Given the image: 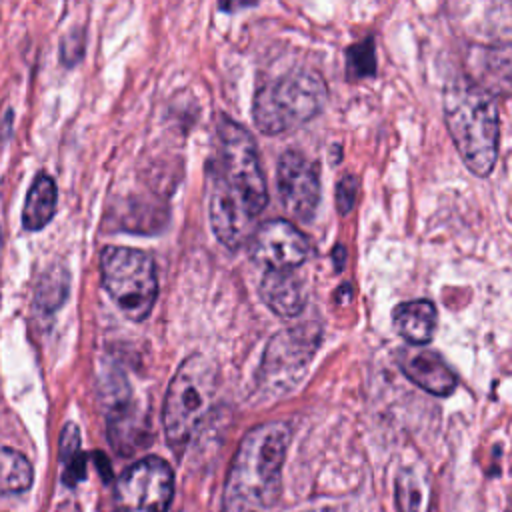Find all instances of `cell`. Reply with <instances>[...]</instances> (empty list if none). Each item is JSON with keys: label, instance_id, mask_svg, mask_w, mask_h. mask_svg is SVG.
Returning <instances> with one entry per match:
<instances>
[{"label": "cell", "instance_id": "6da1fadb", "mask_svg": "<svg viewBox=\"0 0 512 512\" xmlns=\"http://www.w3.org/2000/svg\"><path fill=\"white\" fill-rule=\"evenodd\" d=\"M206 190L212 230L236 250L254 234V222L268 204V188L252 134L228 116L218 118Z\"/></svg>", "mask_w": 512, "mask_h": 512}, {"label": "cell", "instance_id": "7a4b0ae2", "mask_svg": "<svg viewBox=\"0 0 512 512\" xmlns=\"http://www.w3.org/2000/svg\"><path fill=\"white\" fill-rule=\"evenodd\" d=\"M288 444L290 426L282 420L264 422L242 438L224 484V512H266L276 504Z\"/></svg>", "mask_w": 512, "mask_h": 512}, {"label": "cell", "instance_id": "3957f363", "mask_svg": "<svg viewBox=\"0 0 512 512\" xmlns=\"http://www.w3.org/2000/svg\"><path fill=\"white\" fill-rule=\"evenodd\" d=\"M444 120L468 170L476 176H488L498 156V108L494 98L470 80H456L444 92Z\"/></svg>", "mask_w": 512, "mask_h": 512}, {"label": "cell", "instance_id": "277c9868", "mask_svg": "<svg viewBox=\"0 0 512 512\" xmlns=\"http://www.w3.org/2000/svg\"><path fill=\"white\" fill-rule=\"evenodd\" d=\"M220 388V368L206 354L188 356L170 380L162 424L174 452H182L208 416Z\"/></svg>", "mask_w": 512, "mask_h": 512}, {"label": "cell", "instance_id": "5b68a950", "mask_svg": "<svg viewBox=\"0 0 512 512\" xmlns=\"http://www.w3.org/2000/svg\"><path fill=\"white\" fill-rule=\"evenodd\" d=\"M328 88L310 68H296L258 88L252 118L262 134H282L312 120L324 106Z\"/></svg>", "mask_w": 512, "mask_h": 512}, {"label": "cell", "instance_id": "8992f818", "mask_svg": "<svg viewBox=\"0 0 512 512\" xmlns=\"http://www.w3.org/2000/svg\"><path fill=\"white\" fill-rule=\"evenodd\" d=\"M102 284L116 306L134 322H142L158 298L156 264L148 252L128 246H106L100 254Z\"/></svg>", "mask_w": 512, "mask_h": 512}, {"label": "cell", "instance_id": "52a82bcc", "mask_svg": "<svg viewBox=\"0 0 512 512\" xmlns=\"http://www.w3.org/2000/svg\"><path fill=\"white\" fill-rule=\"evenodd\" d=\"M320 342L316 326H294L278 332L264 354L260 374L256 378L258 390L264 396H282L294 388L306 372Z\"/></svg>", "mask_w": 512, "mask_h": 512}, {"label": "cell", "instance_id": "ba28073f", "mask_svg": "<svg viewBox=\"0 0 512 512\" xmlns=\"http://www.w3.org/2000/svg\"><path fill=\"white\" fill-rule=\"evenodd\" d=\"M172 494V468L158 456L134 462L116 482L118 512H166Z\"/></svg>", "mask_w": 512, "mask_h": 512}, {"label": "cell", "instance_id": "9c48e42d", "mask_svg": "<svg viewBox=\"0 0 512 512\" xmlns=\"http://www.w3.org/2000/svg\"><path fill=\"white\" fill-rule=\"evenodd\" d=\"M278 192L284 208L296 220L310 222L320 200L318 166L302 152H284L278 162Z\"/></svg>", "mask_w": 512, "mask_h": 512}, {"label": "cell", "instance_id": "30bf717a", "mask_svg": "<svg viewBox=\"0 0 512 512\" xmlns=\"http://www.w3.org/2000/svg\"><path fill=\"white\" fill-rule=\"evenodd\" d=\"M252 256L266 270H296L306 262L308 238L288 220L276 218L260 224L250 236Z\"/></svg>", "mask_w": 512, "mask_h": 512}, {"label": "cell", "instance_id": "8fae6325", "mask_svg": "<svg viewBox=\"0 0 512 512\" xmlns=\"http://www.w3.org/2000/svg\"><path fill=\"white\" fill-rule=\"evenodd\" d=\"M398 364L402 372L416 382L422 390L434 396H448L456 388V374L450 370L446 360L428 348H400Z\"/></svg>", "mask_w": 512, "mask_h": 512}, {"label": "cell", "instance_id": "7c38bea8", "mask_svg": "<svg viewBox=\"0 0 512 512\" xmlns=\"http://www.w3.org/2000/svg\"><path fill=\"white\" fill-rule=\"evenodd\" d=\"M260 298L274 314L292 318L304 310V284L294 270H266L260 282Z\"/></svg>", "mask_w": 512, "mask_h": 512}, {"label": "cell", "instance_id": "4fadbf2b", "mask_svg": "<svg viewBox=\"0 0 512 512\" xmlns=\"http://www.w3.org/2000/svg\"><path fill=\"white\" fill-rule=\"evenodd\" d=\"M436 306L430 300H412L394 308L392 322L396 332L412 346H424L436 330Z\"/></svg>", "mask_w": 512, "mask_h": 512}, {"label": "cell", "instance_id": "5bb4252c", "mask_svg": "<svg viewBox=\"0 0 512 512\" xmlns=\"http://www.w3.org/2000/svg\"><path fill=\"white\" fill-rule=\"evenodd\" d=\"M108 438L120 454H132L144 442V422L130 406L128 396L110 402L108 408Z\"/></svg>", "mask_w": 512, "mask_h": 512}, {"label": "cell", "instance_id": "9a60e30c", "mask_svg": "<svg viewBox=\"0 0 512 512\" xmlns=\"http://www.w3.org/2000/svg\"><path fill=\"white\" fill-rule=\"evenodd\" d=\"M56 184L48 174H38L28 188L24 208H22V226L26 230L44 228L56 212Z\"/></svg>", "mask_w": 512, "mask_h": 512}, {"label": "cell", "instance_id": "2e32d148", "mask_svg": "<svg viewBox=\"0 0 512 512\" xmlns=\"http://www.w3.org/2000/svg\"><path fill=\"white\" fill-rule=\"evenodd\" d=\"M34 478L32 464L14 448L0 446V492L20 494L30 488Z\"/></svg>", "mask_w": 512, "mask_h": 512}, {"label": "cell", "instance_id": "e0dca14e", "mask_svg": "<svg viewBox=\"0 0 512 512\" xmlns=\"http://www.w3.org/2000/svg\"><path fill=\"white\" fill-rule=\"evenodd\" d=\"M398 512H430V490L420 472L402 470L396 480Z\"/></svg>", "mask_w": 512, "mask_h": 512}, {"label": "cell", "instance_id": "ac0fdd59", "mask_svg": "<svg viewBox=\"0 0 512 512\" xmlns=\"http://www.w3.org/2000/svg\"><path fill=\"white\" fill-rule=\"evenodd\" d=\"M68 292L66 270H48L36 288V304L44 312H54Z\"/></svg>", "mask_w": 512, "mask_h": 512}, {"label": "cell", "instance_id": "d6986e66", "mask_svg": "<svg viewBox=\"0 0 512 512\" xmlns=\"http://www.w3.org/2000/svg\"><path fill=\"white\" fill-rule=\"evenodd\" d=\"M376 72V54H374V40L364 38L358 44H352L346 50V74L352 80L370 78Z\"/></svg>", "mask_w": 512, "mask_h": 512}, {"label": "cell", "instance_id": "ffe728a7", "mask_svg": "<svg viewBox=\"0 0 512 512\" xmlns=\"http://www.w3.org/2000/svg\"><path fill=\"white\" fill-rule=\"evenodd\" d=\"M60 456L66 466V482L74 484L84 472V460L80 452V434L76 424H66L60 438Z\"/></svg>", "mask_w": 512, "mask_h": 512}, {"label": "cell", "instance_id": "44dd1931", "mask_svg": "<svg viewBox=\"0 0 512 512\" xmlns=\"http://www.w3.org/2000/svg\"><path fill=\"white\" fill-rule=\"evenodd\" d=\"M356 192H358V180L352 174L342 176L338 186H336V206H338L340 214H346V212L352 210L354 200H356Z\"/></svg>", "mask_w": 512, "mask_h": 512}]
</instances>
